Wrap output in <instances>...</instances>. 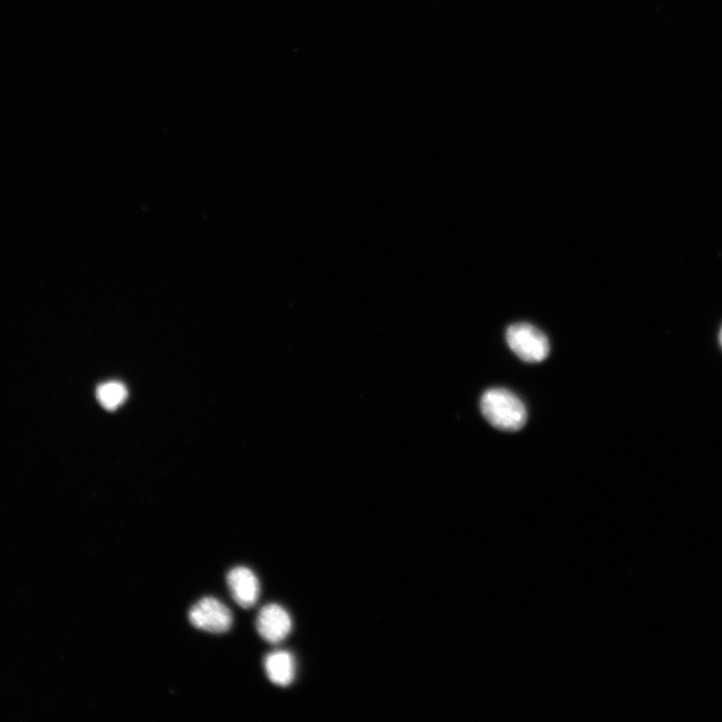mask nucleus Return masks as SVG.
<instances>
[{"instance_id":"f257e3e1","label":"nucleus","mask_w":722,"mask_h":722,"mask_svg":"<svg viewBox=\"0 0 722 722\" xmlns=\"http://www.w3.org/2000/svg\"><path fill=\"white\" fill-rule=\"evenodd\" d=\"M481 410L494 428L506 432L520 431L528 418L523 402L505 389L487 391L481 401Z\"/></svg>"},{"instance_id":"f03ea898","label":"nucleus","mask_w":722,"mask_h":722,"mask_svg":"<svg viewBox=\"0 0 722 722\" xmlns=\"http://www.w3.org/2000/svg\"><path fill=\"white\" fill-rule=\"evenodd\" d=\"M506 338L510 348L526 363H541L549 355L550 343L547 336L529 323L511 325Z\"/></svg>"},{"instance_id":"7ed1b4c3","label":"nucleus","mask_w":722,"mask_h":722,"mask_svg":"<svg viewBox=\"0 0 722 722\" xmlns=\"http://www.w3.org/2000/svg\"><path fill=\"white\" fill-rule=\"evenodd\" d=\"M191 624L200 630L221 634L230 630L233 615L219 600L207 597L200 600L189 612Z\"/></svg>"},{"instance_id":"20e7f679","label":"nucleus","mask_w":722,"mask_h":722,"mask_svg":"<svg viewBox=\"0 0 722 722\" xmlns=\"http://www.w3.org/2000/svg\"><path fill=\"white\" fill-rule=\"evenodd\" d=\"M256 627L260 636L267 642L277 644L290 634L292 620L289 613L280 605L269 604L261 609L257 616Z\"/></svg>"},{"instance_id":"39448f33","label":"nucleus","mask_w":722,"mask_h":722,"mask_svg":"<svg viewBox=\"0 0 722 722\" xmlns=\"http://www.w3.org/2000/svg\"><path fill=\"white\" fill-rule=\"evenodd\" d=\"M227 583L235 602L243 608L253 607L260 594L256 575L248 568L237 567L227 575Z\"/></svg>"},{"instance_id":"423d86ee","label":"nucleus","mask_w":722,"mask_h":722,"mask_svg":"<svg viewBox=\"0 0 722 722\" xmlns=\"http://www.w3.org/2000/svg\"><path fill=\"white\" fill-rule=\"evenodd\" d=\"M265 671L269 680L278 686L290 685L296 673L293 656L286 651H275L265 659Z\"/></svg>"},{"instance_id":"0eeeda50","label":"nucleus","mask_w":722,"mask_h":722,"mask_svg":"<svg viewBox=\"0 0 722 722\" xmlns=\"http://www.w3.org/2000/svg\"><path fill=\"white\" fill-rule=\"evenodd\" d=\"M128 391L124 385L118 382L106 383L97 390V398L100 404L107 410L118 409L127 399Z\"/></svg>"},{"instance_id":"6e6552de","label":"nucleus","mask_w":722,"mask_h":722,"mask_svg":"<svg viewBox=\"0 0 722 722\" xmlns=\"http://www.w3.org/2000/svg\"><path fill=\"white\" fill-rule=\"evenodd\" d=\"M719 342H720V345H721V347H722V327H721L720 333H719Z\"/></svg>"}]
</instances>
